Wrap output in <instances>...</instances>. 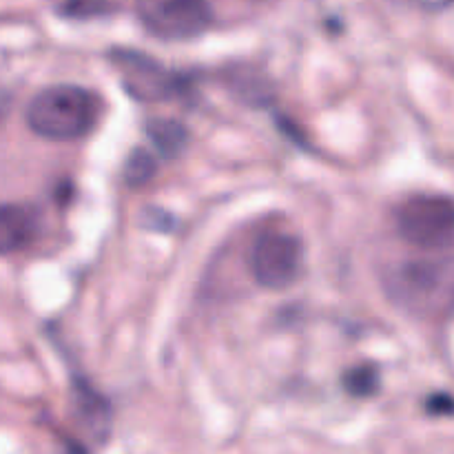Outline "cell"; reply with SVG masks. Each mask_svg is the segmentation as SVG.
<instances>
[{"mask_svg": "<svg viewBox=\"0 0 454 454\" xmlns=\"http://www.w3.org/2000/svg\"><path fill=\"white\" fill-rule=\"evenodd\" d=\"M155 171H158V160L151 151L142 149H131V153L127 155L122 167V180L129 189H140V186L149 184L153 180Z\"/></svg>", "mask_w": 454, "mask_h": 454, "instance_id": "30bf717a", "label": "cell"}, {"mask_svg": "<svg viewBox=\"0 0 454 454\" xmlns=\"http://www.w3.org/2000/svg\"><path fill=\"white\" fill-rule=\"evenodd\" d=\"M109 0H58V12L67 18H96L109 12Z\"/></svg>", "mask_w": 454, "mask_h": 454, "instance_id": "7c38bea8", "label": "cell"}, {"mask_svg": "<svg viewBox=\"0 0 454 454\" xmlns=\"http://www.w3.org/2000/svg\"><path fill=\"white\" fill-rule=\"evenodd\" d=\"M346 393L353 397H371L380 390V371L375 366H355L344 375Z\"/></svg>", "mask_w": 454, "mask_h": 454, "instance_id": "8fae6325", "label": "cell"}, {"mask_svg": "<svg viewBox=\"0 0 454 454\" xmlns=\"http://www.w3.org/2000/svg\"><path fill=\"white\" fill-rule=\"evenodd\" d=\"M102 98L78 84L43 89L27 106V124L40 137L71 142L87 137L102 118Z\"/></svg>", "mask_w": 454, "mask_h": 454, "instance_id": "6da1fadb", "label": "cell"}, {"mask_svg": "<svg viewBox=\"0 0 454 454\" xmlns=\"http://www.w3.org/2000/svg\"><path fill=\"white\" fill-rule=\"evenodd\" d=\"M40 213L29 204H0V255H13L38 239Z\"/></svg>", "mask_w": 454, "mask_h": 454, "instance_id": "52a82bcc", "label": "cell"}, {"mask_svg": "<svg viewBox=\"0 0 454 454\" xmlns=\"http://www.w3.org/2000/svg\"><path fill=\"white\" fill-rule=\"evenodd\" d=\"M452 269L442 262H411L395 270L390 293L412 310H428L452 288Z\"/></svg>", "mask_w": 454, "mask_h": 454, "instance_id": "8992f818", "label": "cell"}, {"mask_svg": "<svg viewBox=\"0 0 454 454\" xmlns=\"http://www.w3.org/2000/svg\"><path fill=\"white\" fill-rule=\"evenodd\" d=\"M74 395H75V408H78L80 417L84 419L87 428L91 430L93 437L98 442L106 439L111 430V406L87 380L82 377H74Z\"/></svg>", "mask_w": 454, "mask_h": 454, "instance_id": "ba28073f", "label": "cell"}, {"mask_svg": "<svg viewBox=\"0 0 454 454\" xmlns=\"http://www.w3.org/2000/svg\"><path fill=\"white\" fill-rule=\"evenodd\" d=\"M146 136L162 158H177L189 145V129L171 118H151L146 122Z\"/></svg>", "mask_w": 454, "mask_h": 454, "instance_id": "9c48e42d", "label": "cell"}, {"mask_svg": "<svg viewBox=\"0 0 454 454\" xmlns=\"http://www.w3.org/2000/svg\"><path fill=\"white\" fill-rule=\"evenodd\" d=\"M111 62L118 69L122 87L133 100L160 102L173 96H180L189 82L182 75L168 71L162 62L133 49H114Z\"/></svg>", "mask_w": 454, "mask_h": 454, "instance_id": "277c9868", "label": "cell"}, {"mask_svg": "<svg viewBox=\"0 0 454 454\" xmlns=\"http://www.w3.org/2000/svg\"><path fill=\"white\" fill-rule=\"evenodd\" d=\"M426 411L433 417H452L454 415V397L448 393H434L426 399Z\"/></svg>", "mask_w": 454, "mask_h": 454, "instance_id": "4fadbf2b", "label": "cell"}, {"mask_svg": "<svg viewBox=\"0 0 454 454\" xmlns=\"http://www.w3.org/2000/svg\"><path fill=\"white\" fill-rule=\"evenodd\" d=\"M304 266V247L300 238L284 231H270L251 251L253 278L269 291H284L300 279Z\"/></svg>", "mask_w": 454, "mask_h": 454, "instance_id": "5b68a950", "label": "cell"}, {"mask_svg": "<svg viewBox=\"0 0 454 454\" xmlns=\"http://www.w3.org/2000/svg\"><path fill=\"white\" fill-rule=\"evenodd\" d=\"M136 12L145 29L162 40H191L211 27L208 0H136Z\"/></svg>", "mask_w": 454, "mask_h": 454, "instance_id": "3957f363", "label": "cell"}, {"mask_svg": "<svg viewBox=\"0 0 454 454\" xmlns=\"http://www.w3.org/2000/svg\"><path fill=\"white\" fill-rule=\"evenodd\" d=\"M397 231L419 248H446L454 244V200L442 193H419L397 208Z\"/></svg>", "mask_w": 454, "mask_h": 454, "instance_id": "7a4b0ae2", "label": "cell"}, {"mask_svg": "<svg viewBox=\"0 0 454 454\" xmlns=\"http://www.w3.org/2000/svg\"><path fill=\"white\" fill-rule=\"evenodd\" d=\"M142 224L145 229H153V231H171L176 220H173L168 213H164L162 208H146L145 215H142Z\"/></svg>", "mask_w": 454, "mask_h": 454, "instance_id": "5bb4252c", "label": "cell"}]
</instances>
